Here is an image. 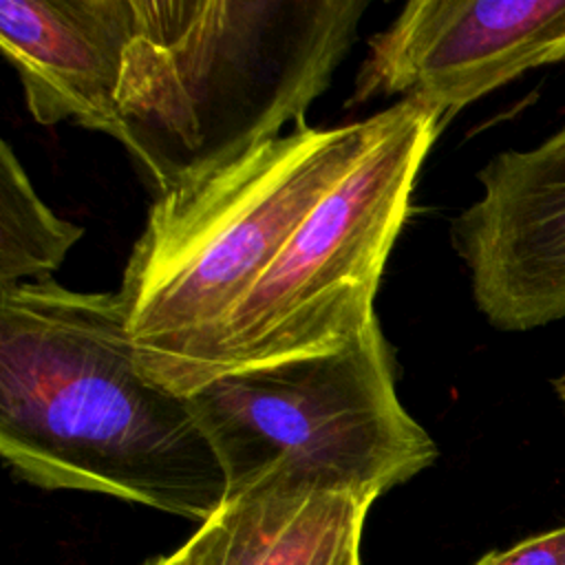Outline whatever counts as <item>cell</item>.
<instances>
[{
  "mask_svg": "<svg viewBox=\"0 0 565 565\" xmlns=\"http://www.w3.org/2000/svg\"><path fill=\"white\" fill-rule=\"evenodd\" d=\"M0 455L44 490L207 521L227 497L185 395L137 360L117 291L53 278L0 291Z\"/></svg>",
  "mask_w": 565,
  "mask_h": 565,
  "instance_id": "obj_1",
  "label": "cell"
},
{
  "mask_svg": "<svg viewBox=\"0 0 565 565\" xmlns=\"http://www.w3.org/2000/svg\"><path fill=\"white\" fill-rule=\"evenodd\" d=\"M366 0H130L115 139L157 194L302 126Z\"/></svg>",
  "mask_w": 565,
  "mask_h": 565,
  "instance_id": "obj_2",
  "label": "cell"
},
{
  "mask_svg": "<svg viewBox=\"0 0 565 565\" xmlns=\"http://www.w3.org/2000/svg\"><path fill=\"white\" fill-rule=\"evenodd\" d=\"M375 128L377 113L335 128L302 124L157 194L117 289L130 344L157 382L179 395L203 384L232 311Z\"/></svg>",
  "mask_w": 565,
  "mask_h": 565,
  "instance_id": "obj_3",
  "label": "cell"
},
{
  "mask_svg": "<svg viewBox=\"0 0 565 565\" xmlns=\"http://www.w3.org/2000/svg\"><path fill=\"white\" fill-rule=\"evenodd\" d=\"M185 402L221 461L227 497L282 486L375 501L437 459L433 437L397 397L377 318L340 349L221 373Z\"/></svg>",
  "mask_w": 565,
  "mask_h": 565,
  "instance_id": "obj_4",
  "label": "cell"
},
{
  "mask_svg": "<svg viewBox=\"0 0 565 565\" xmlns=\"http://www.w3.org/2000/svg\"><path fill=\"white\" fill-rule=\"evenodd\" d=\"M444 117L397 99L227 318L203 384L221 373L344 347L375 320V291Z\"/></svg>",
  "mask_w": 565,
  "mask_h": 565,
  "instance_id": "obj_5",
  "label": "cell"
},
{
  "mask_svg": "<svg viewBox=\"0 0 565 565\" xmlns=\"http://www.w3.org/2000/svg\"><path fill=\"white\" fill-rule=\"evenodd\" d=\"M556 62H565V0H411L371 38L349 104L399 97L448 121Z\"/></svg>",
  "mask_w": 565,
  "mask_h": 565,
  "instance_id": "obj_6",
  "label": "cell"
},
{
  "mask_svg": "<svg viewBox=\"0 0 565 565\" xmlns=\"http://www.w3.org/2000/svg\"><path fill=\"white\" fill-rule=\"evenodd\" d=\"M477 181L481 196L450 221L475 307L499 331L565 320V126L497 152Z\"/></svg>",
  "mask_w": 565,
  "mask_h": 565,
  "instance_id": "obj_7",
  "label": "cell"
},
{
  "mask_svg": "<svg viewBox=\"0 0 565 565\" xmlns=\"http://www.w3.org/2000/svg\"><path fill=\"white\" fill-rule=\"evenodd\" d=\"M130 0H0V44L42 126L117 135Z\"/></svg>",
  "mask_w": 565,
  "mask_h": 565,
  "instance_id": "obj_8",
  "label": "cell"
},
{
  "mask_svg": "<svg viewBox=\"0 0 565 565\" xmlns=\"http://www.w3.org/2000/svg\"><path fill=\"white\" fill-rule=\"evenodd\" d=\"M373 501L256 486L232 494L185 541L190 565H360Z\"/></svg>",
  "mask_w": 565,
  "mask_h": 565,
  "instance_id": "obj_9",
  "label": "cell"
},
{
  "mask_svg": "<svg viewBox=\"0 0 565 565\" xmlns=\"http://www.w3.org/2000/svg\"><path fill=\"white\" fill-rule=\"evenodd\" d=\"M84 230L35 192L9 141L0 143V291L46 280Z\"/></svg>",
  "mask_w": 565,
  "mask_h": 565,
  "instance_id": "obj_10",
  "label": "cell"
},
{
  "mask_svg": "<svg viewBox=\"0 0 565 565\" xmlns=\"http://www.w3.org/2000/svg\"><path fill=\"white\" fill-rule=\"evenodd\" d=\"M475 565H565V523L483 554Z\"/></svg>",
  "mask_w": 565,
  "mask_h": 565,
  "instance_id": "obj_11",
  "label": "cell"
},
{
  "mask_svg": "<svg viewBox=\"0 0 565 565\" xmlns=\"http://www.w3.org/2000/svg\"><path fill=\"white\" fill-rule=\"evenodd\" d=\"M143 565H190V550L183 543L177 552H170V554H163V556H154V558H150Z\"/></svg>",
  "mask_w": 565,
  "mask_h": 565,
  "instance_id": "obj_12",
  "label": "cell"
},
{
  "mask_svg": "<svg viewBox=\"0 0 565 565\" xmlns=\"http://www.w3.org/2000/svg\"><path fill=\"white\" fill-rule=\"evenodd\" d=\"M554 391H556V395H558V399H561V404L565 408V371L554 380Z\"/></svg>",
  "mask_w": 565,
  "mask_h": 565,
  "instance_id": "obj_13",
  "label": "cell"
}]
</instances>
